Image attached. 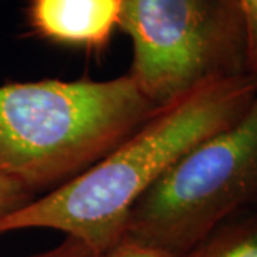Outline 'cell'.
<instances>
[{
	"mask_svg": "<svg viewBox=\"0 0 257 257\" xmlns=\"http://www.w3.org/2000/svg\"><path fill=\"white\" fill-rule=\"evenodd\" d=\"M257 93V74L206 84L159 110L82 175L0 220V234L62 231L103 254L124 239L128 214L193 147L230 126Z\"/></svg>",
	"mask_w": 257,
	"mask_h": 257,
	"instance_id": "cell-1",
	"label": "cell"
},
{
	"mask_svg": "<svg viewBox=\"0 0 257 257\" xmlns=\"http://www.w3.org/2000/svg\"><path fill=\"white\" fill-rule=\"evenodd\" d=\"M159 107L128 76L0 86V176L36 194L100 162Z\"/></svg>",
	"mask_w": 257,
	"mask_h": 257,
	"instance_id": "cell-2",
	"label": "cell"
},
{
	"mask_svg": "<svg viewBox=\"0 0 257 257\" xmlns=\"http://www.w3.org/2000/svg\"><path fill=\"white\" fill-rule=\"evenodd\" d=\"M257 204V93L234 123L177 160L128 214L124 239L183 257ZM123 239V240H124Z\"/></svg>",
	"mask_w": 257,
	"mask_h": 257,
	"instance_id": "cell-3",
	"label": "cell"
},
{
	"mask_svg": "<svg viewBox=\"0 0 257 257\" xmlns=\"http://www.w3.org/2000/svg\"><path fill=\"white\" fill-rule=\"evenodd\" d=\"M133 43L128 76L156 107L253 73L239 0H121Z\"/></svg>",
	"mask_w": 257,
	"mask_h": 257,
	"instance_id": "cell-4",
	"label": "cell"
},
{
	"mask_svg": "<svg viewBox=\"0 0 257 257\" xmlns=\"http://www.w3.org/2000/svg\"><path fill=\"white\" fill-rule=\"evenodd\" d=\"M121 0H30L29 26L57 45L104 49L120 26Z\"/></svg>",
	"mask_w": 257,
	"mask_h": 257,
	"instance_id": "cell-5",
	"label": "cell"
},
{
	"mask_svg": "<svg viewBox=\"0 0 257 257\" xmlns=\"http://www.w3.org/2000/svg\"><path fill=\"white\" fill-rule=\"evenodd\" d=\"M183 257H257V204L223 221Z\"/></svg>",
	"mask_w": 257,
	"mask_h": 257,
	"instance_id": "cell-6",
	"label": "cell"
},
{
	"mask_svg": "<svg viewBox=\"0 0 257 257\" xmlns=\"http://www.w3.org/2000/svg\"><path fill=\"white\" fill-rule=\"evenodd\" d=\"M36 196L13 179L0 176V220L26 206Z\"/></svg>",
	"mask_w": 257,
	"mask_h": 257,
	"instance_id": "cell-7",
	"label": "cell"
},
{
	"mask_svg": "<svg viewBox=\"0 0 257 257\" xmlns=\"http://www.w3.org/2000/svg\"><path fill=\"white\" fill-rule=\"evenodd\" d=\"M100 251L90 247L89 244L83 243L80 240L66 237V239L57 244L56 247L45 250L42 253H36L28 257H104Z\"/></svg>",
	"mask_w": 257,
	"mask_h": 257,
	"instance_id": "cell-8",
	"label": "cell"
},
{
	"mask_svg": "<svg viewBox=\"0 0 257 257\" xmlns=\"http://www.w3.org/2000/svg\"><path fill=\"white\" fill-rule=\"evenodd\" d=\"M239 5L247 32L250 67L257 74V0H239Z\"/></svg>",
	"mask_w": 257,
	"mask_h": 257,
	"instance_id": "cell-9",
	"label": "cell"
},
{
	"mask_svg": "<svg viewBox=\"0 0 257 257\" xmlns=\"http://www.w3.org/2000/svg\"><path fill=\"white\" fill-rule=\"evenodd\" d=\"M104 257H173L157 248L149 247L132 240H123Z\"/></svg>",
	"mask_w": 257,
	"mask_h": 257,
	"instance_id": "cell-10",
	"label": "cell"
}]
</instances>
